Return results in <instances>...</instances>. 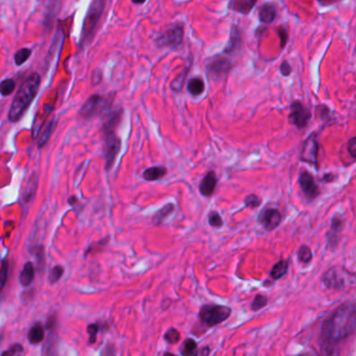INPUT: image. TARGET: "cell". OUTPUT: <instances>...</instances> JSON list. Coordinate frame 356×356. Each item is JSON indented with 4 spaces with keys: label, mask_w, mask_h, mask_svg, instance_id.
Wrapping results in <instances>:
<instances>
[{
    "label": "cell",
    "mask_w": 356,
    "mask_h": 356,
    "mask_svg": "<svg viewBox=\"0 0 356 356\" xmlns=\"http://www.w3.org/2000/svg\"><path fill=\"white\" fill-rule=\"evenodd\" d=\"M356 330V305L347 303L338 306L322 326V342L337 344Z\"/></svg>",
    "instance_id": "cell-1"
},
{
    "label": "cell",
    "mask_w": 356,
    "mask_h": 356,
    "mask_svg": "<svg viewBox=\"0 0 356 356\" xmlns=\"http://www.w3.org/2000/svg\"><path fill=\"white\" fill-rule=\"evenodd\" d=\"M123 109L118 107L116 109H109L105 114V120L102 125L103 134V153L105 159V169L108 171L112 169L116 158L121 150V140L117 137L116 128L122 120Z\"/></svg>",
    "instance_id": "cell-2"
},
{
    "label": "cell",
    "mask_w": 356,
    "mask_h": 356,
    "mask_svg": "<svg viewBox=\"0 0 356 356\" xmlns=\"http://www.w3.org/2000/svg\"><path fill=\"white\" fill-rule=\"evenodd\" d=\"M41 83V76L37 72H32L25 77L24 81L16 93L12 105L8 112V120L18 122L29 107L32 100L36 98Z\"/></svg>",
    "instance_id": "cell-3"
},
{
    "label": "cell",
    "mask_w": 356,
    "mask_h": 356,
    "mask_svg": "<svg viewBox=\"0 0 356 356\" xmlns=\"http://www.w3.org/2000/svg\"><path fill=\"white\" fill-rule=\"evenodd\" d=\"M105 1L106 0H93L92 3L90 4L81 28V35L79 40L80 48L88 46L92 40L94 39L99 22L101 18H102L104 12Z\"/></svg>",
    "instance_id": "cell-4"
},
{
    "label": "cell",
    "mask_w": 356,
    "mask_h": 356,
    "mask_svg": "<svg viewBox=\"0 0 356 356\" xmlns=\"http://www.w3.org/2000/svg\"><path fill=\"white\" fill-rule=\"evenodd\" d=\"M322 283L328 290L343 291L356 286V275L343 267L328 269L322 277Z\"/></svg>",
    "instance_id": "cell-5"
},
{
    "label": "cell",
    "mask_w": 356,
    "mask_h": 356,
    "mask_svg": "<svg viewBox=\"0 0 356 356\" xmlns=\"http://www.w3.org/2000/svg\"><path fill=\"white\" fill-rule=\"evenodd\" d=\"M184 28L181 23L170 24L169 26L159 33L155 39V45L164 48L169 47L171 49H179L183 44Z\"/></svg>",
    "instance_id": "cell-6"
},
{
    "label": "cell",
    "mask_w": 356,
    "mask_h": 356,
    "mask_svg": "<svg viewBox=\"0 0 356 356\" xmlns=\"http://www.w3.org/2000/svg\"><path fill=\"white\" fill-rule=\"evenodd\" d=\"M231 315V308L224 305H203L199 311L200 320L207 326H216L226 321Z\"/></svg>",
    "instance_id": "cell-7"
},
{
    "label": "cell",
    "mask_w": 356,
    "mask_h": 356,
    "mask_svg": "<svg viewBox=\"0 0 356 356\" xmlns=\"http://www.w3.org/2000/svg\"><path fill=\"white\" fill-rule=\"evenodd\" d=\"M112 108V101L98 94L90 96L79 111V116L83 119H91L98 115L107 113Z\"/></svg>",
    "instance_id": "cell-8"
},
{
    "label": "cell",
    "mask_w": 356,
    "mask_h": 356,
    "mask_svg": "<svg viewBox=\"0 0 356 356\" xmlns=\"http://www.w3.org/2000/svg\"><path fill=\"white\" fill-rule=\"evenodd\" d=\"M232 67L233 64L228 57L222 55L215 56L207 63L206 72L211 79L220 80L226 77Z\"/></svg>",
    "instance_id": "cell-9"
},
{
    "label": "cell",
    "mask_w": 356,
    "mask_h": 356,
    "mask_svg": "<svg viewBox=\"0 0 356 356\" xmlns=\"http://www.w3.org/2000/svg\"><path fill=\"white\" fill-rule=\"evenodd\" d=\"M318 154H319V143L315 134H311L304 141L300 159L304 163L310 164L318 167Z\"/></svg>",
    "instance_id": "cell-10"
},
{
    "label": "cell",
    "mask_w": 356,
    "mask_h": 356,
    "mask_svg": "<svg viewBox=\"0 0 356 356\" xmlns=\"http://www.w3.org/2000/svg\"><path fill=\"white\" fill-rule=\"evenodd\" d=\"M311 114L308 109L305 107L300 101H294L291 104V114L289 116L290 122L296 127L302 129L306 127L309 123Z\"/></svg>",
    "instance_id": "cell-11"
},
{
    "label": "cell",
    "mask_w": 356,
    "mask_h": 356,
    "mask_svg": "<svg viewBox=\"0 0 356 356\" xmlns=\"http://www.w3.org/2000/svg\"><path fill=\"white\" fill-rule=\"evenodd\" d=\"M258 222L264 226L267 230H274L276 227L280 225L282 221V215L277 208L266 207L258 215Z\"/></svg>",
    "instance_id": "cell-12"
},
{
    "label": "cell",
    "mask_w": 356,
    "mask_h": 356,
    "mask_svg": "<svg viewBox=\"0 0 356 356\" xmlns=\"http://www.w3.org/2000/svg\"><path fill=\"white\" fill-rule=\"evenodd\" d=\"M299 184L301 186L302 192L305 195V197L307 199L312 200L319 196L320 190L310 173L302 172L299 176Z\"/></svg>",
    "instance_id": "cell-13"
},
{
    "label": "cell",
    "mask_w": 356,
    "mask_h": 356,
    "mask_svg": "<svg viewBox=\"0 0 356 356\" xmlns=\"http://www.w3.org/2000/svg\"><path fill=\"white\" fill-rule=\"evenodd\" d=\"M55 125H56V120L54 118H51L50 120L48 119V120L40 127V129L38 131L39 133L37 134L36 138L39 148H43L46 145L50 137H51Z\"/></svg>",
    "instance_id": "cell-14"
},
{
    "label": "cell",
    "mask_w": 356,
    "mask_h": 356,
    "mask_svg": "<svg viewBox=\"0 0 356 356\" xmlns=\"http://www.w3.org/2000/svg\"><path fill=\"white\" fill-rule=\"evenodd\" d=\"M218 183V178L214 171H209L200 182V193L205 197H210L214 194Z\"/></svg>",
    "instance_id": "cell-15"
},
{
    "label": "cell",
    "mask_w": 356,
    "mask_h": 356,
    "mask_svg": "<svg viewBox=\"0 0 356 356\" xmlns=\"http://www.w3.org/2000/svg\"><path fill=\"white\" fill-rule=\"evenodd\" d=\"M256 2L257 0H230L228 8L241 15H248Z\"/></svg>",
    "instance_id": "cell-16"
},
{
    "label": "cell",
    "mask_w": 356,
    "mask_h": 356,
    "mask_svg": "<svg viewBox=\"0 0 356 356\" xmlns=\"http://www.w3.org/2000/svg\"><path fill=\"white\" fill-rule=\"evenodd\" d=\"M242 44V37H241V30L240 28L233 25L230 30V36L229 41H228V44L224 49V53L231 54L236 52L237 50L240 49Z\"/></svg>",
    "instance_id": "cell-17"
},
{
    "label": "cell",
    "mask_w": 356,
    "mask_h": 356,
    "mask_svg": "<svg viewBox=\"0 0 356 356\" xmlns=\"http://www.w3.org/2000/svg\"><path fill=\"white\" fill-rule=\"evenodd\" d=\"M27 338L30 344L32 345H38L41 342L44 341L45 338V328L44 326L42 325V323H39L37 322L36 324H33L29 331L27 333Z\"/></svg>",
    "instance_id": "cell-18"
},
{
    "label": "cell",
    "mask_w": 356,
    "mask_h": 356,
    "mask_svg": "<svg viewBox=\"0 0 356 356\" xmlns=\"http://www.w3.org/2000/svg\"><path fill=\"white\" fill-rule=\"evenodd\" d=\"M277 17V10L274 4L266 3L259 8V20L262 23L270 24L275 21Z\"/></svg>",
    "instance_id": "cell-19"
},
{
    "label": "cell",
    "mask_w": 356,
    "mask_h": 356,
    "mask_svg": "<svg viewBox=\"0 0 356 356\" xmlns=\"http://www.w3.org/2000/svg\"><path fill=\"white\" fill-rule=\"evenodd\" d=\"M33 278H35V267H33V264L31 261H28L24 265L21 271L19 280L23 286L26 287L32 283Z\"/></svg>",
    "instance_id": "cell-20"
},
{
    "label": "cell",
    "mask_w": 356,
    "mask_h": 356,
    "mask_svg": "<svg viewBox=\"0 0 356 356\" xmlns=\"http://www.w3.org/2000/svg\"><path fill=\"white\" fill-rule=\"evenodd\" d=\"M167 174V168L164 166H156L146 169L143 173V177L145 180L154 181L163 178Z\"/></svg>",
    "instance_id": "cell-21"
},
{
    "label": "cell",
    "mask_w": 356,
    "mask_h": 356,
    "mask_svg": "<svg viewBox=\"0 0 356 356\" xmlns=\"http://www.w3.org/2000/svg\"><path fill=\"white\" fill-rule=\"evenodd\" d=\"M343 225H344V221L341 217H334L332 219L331 226H330V232L328 233V244L329 245L336 246V242L334 239L336 237V240H338L337 234L342 231Z\"/></svg>",
    "instance_id": "cell-22"
},
{
    "label": "cell",
    "mask_w": 356,
    "mask_h": 356,
    "mask_svg": "<svg viewBox=\"0 0 356 356\" xmlns=\"http://www.w3.org/2000/svg\"><path fill=\"white\" fill-rule=\"evenodd\" d=\"M174 209H175L174 204H172V203H168V204H166L163 208H160L156 211L153 218H152V221H153L155 225H160L165 221L167 217H169L173 213Z\"/></svg>",
    "instance_id": "cell-23"
},
{
    "label": "cell",
    "mask_w": 356,
    "mask_h": 356,
    "mask_svg": "<svg viewBox=\"0 0 356 356\" xmlns=\"http://www.w3.org/2000/svg\"><path fill=\"white\" fill-rule=\"evenodd\" d=\"M287 270H289V261L286 260H280L275 264L271 270L270 275L274 280H278V279L282 278L287 273Z\"/></svg>",
    "instance_id": "cell-24"
},
{
    "label": "cell",
    "mask_w": 356,
    "mask_h": 356,
    "mask_svg": "<svg viewBox=\"0 0 356 356\" xmlns=\"http://www.w3.org/2000/svg\"><path fill=\"white\" fill-rule=\"evenodd\" d=\"M204 81L200 77H194L188 82V91L194 96H199L204 92Z\"/></svg>",
    "instance_id": "cell-25"
},
{
    "label": "cell",
    "mask_w": 356,
    "mask_h": 356,
    "mask_svg": "<svg viewBox=\"0 0 356 356\" xmlns=\"http://www.w3.org/2000/svg\"><path fill=\"white\" fill-rule=\"evenodd\" d=\"M197 351H198V346L196 342L192 340V338H188V340L184 341L181 348L182 356H195Z\"/></svg>",
    "instance_id": "cell-26"
},
{
    "label": "cell",
    "mask_w": 356,
    "mask_h": 356,
    "mask_svg": "<svg viewBox=\"0 0 356 356\" xmlns=\"http://www.w3.org/2000/svg\"><path fill=\"white\" fill-rule=\"evenodd\" d=\"M191 63H192V59H191V62H190V64H189V66L186 67L185 69H184V71H183L180 75H178L177 77H176V78L172 81V83H171V88H172L174 91H180V90L183 88V86H184V82H185V79H186V76H188L189 71H190Z\"/></svg>",
    "instance_id": "cell-27"
},
{
    "label": "cell",
    "mask_w": 356,
    "mask_h": 356,
    "mask_svg": "<svg viewBox=\"0 0 356 356\" xmlns=\"http://www.w3.org/2000/svg\"><path fill=\"white\" fill-rule=\"evenodd\" d=\"M32 51L31 49L29 48H21L17 51L14 55V59H15V64L17 66H21L23 65L25 62L28 61V58L30 57Z\"/></svg>",
    "instance_id": "cell-28"
},
{
    "label": "cell",
    "mask_w": 356,
    "mask_h": 356,
    "mask_svg": "<svg viewBox=\"0 0 356 356\" xmlns=\"http://www.w3.org/2000/svg\"><path fill=\"white\" fill-rule=\"evenodd\" d=\"M16 89V81L13 78H6L0 82V94L2 96L11 95Z\"/></svg>",
    "instance_id": "cell-29"
},
{
    "label": "cell",
    "mask_w": 356,
    "mask_h": 356,
    "mask_svg": "<svg viewBox=\"0 0 356 356\" xmlns=\"http://www.w3.org/2000/svg\"><path fill=\"white\" fill-rule=\"evenodd\" d=\"M321 356H340V351L335 344L322 342Z\"/></svg>",
    "instance_id": "cell-30"
},
{
    "label": "cell",
    "mask_w": 356,
    "mask_h": 356,
    "mask_svg": "<svg viewBox=\"0 0 356 356\" xmlns=\"http://www.w3.org/2000/svg\"><path fill=\"white\" fill-rule=\"evenodd\" d=\"M8 269H10V264H8L7 259H4L1 262V266H0V294L2 293L6 284L8 277Z\"/></svg>",
    "instance_id": "cell-31"
},
{
    "label": "cell",
    "mask_w": 356,
    "mask_h": 356,
    "mask_svg": "<svg viewBox=\"0 0 356 356\" xmlns=\"http://www.w3.org/2000/svg\"><path fill=\"white\" fill-rule=\"evenodd\" d=\"M65 273V268L63 266H55L51 269V271H50V274H49V277H48V280L49 282L51 284H54L56 283L59 279L62 278V276L64 275Z\"/></svg>",
    "instance_id": "cell-32"
},
{
    "label": "cell",
    "mask_w": 356,
    "mask_h": 356,
    "mask_svg": "<svg viewBox=\"0 0 356 356\" xmlns=\"http://www.w3.org/2000/svg\"><path fill=\"white\" fill-rule=\"evenodd\" d=\"M267 304H268L267 297L261 294H258L254 297L253 302L251 304V308L254 311H257V310H260L261 308H264Z\"/></svg>",
    "instance_id": "cell-33"
},
{
    "label": "cell",
    "mask_w": 356,
    "mask_h": 356,
    "mask_svg": "<svg viewBox=\"0 0 356 356\" xmlns=\"http://www.w3.org/2000/svg\"><path fill=\"white\" fill-rule=\"evenodd\" d=\"M298 257L299 260L303 262V264H307V262H309L312 259V252L308 246L306 245L301 246L298 251Z\"/></svg>",
    "instance_id": "cell-34"
},
{
    "label": "cell",
    "mask_w": 356,
    "mask_h": 356,
    "mask_svg": "<svg viewBox=\"0 0 356 356\" xmlns=\"http://www.w3.org/2000/svg\"><path fill=\"white\" fill-rule=\"evenodd\" d=\"M23 347L21 344H14L7 350L1 353V356H22Z\"/></svg>",
    "instance_id": "cell-35"
},
{
    "label": "cell",
    "mask_w": 356,
    "mask_h": 356,
    "mask_svg": "<svg viewBox=\"0 0 356 356\" xmlns=\"http://www.w3.org/2000/svg\"><path fill=\"white\" fill-rule=\"evenodd\" d=\"M165 340L170 344H176L180 340V332L175 328H170L165 334Z\"/></svg>",
    "instance_id": "cell-36"
},
{
    "label": "cell",
    "mask_w": 356,
    "mask_h": 356,
    "mask_svg": "<svg viewBox=\"0 0 356 356\" xmlns=\"http://www.w3.org/2000/svg\"><path fill=\"white\" fill-rule=\"evenodd\" d=\"M260 203H261V199L254 194H250L245 198V205L250 208H255V207L259 206Z\"/></svg>",
    "instance_id": "cell-37"
},
{
    "label": "cell",
    "mask_w": 356,
    "mask_h": 356,
    "mask_svg": "<svg viewBox=\"0 0 356 356\" xmlns=\"http://www.w3.org/2000/svg\"><path fill=\"white\" fill-rule=\"evenodd\" d=\"M208 223L213 227H221L223 225L222 217L220 216L217 211H210L208 215Z\"/></svg>",
    "instance_id": "cell-38"
},
{
    "label": "cell",
    "mask_w": 356,
    "mask_h": 356,
    "mask_svg": "<svg viewBox=\"0 0 356 356\" xmlns=\"http://www.w3.org/2000/svg\"><path fill=\"white\" fill-rule=\"evenodd\" d=\"M87 330H88V333H89V343L90 344L95 343L96 338H97V334H98L99 330H100V326L97 323L90 324L88 326Z\"/></svg>",
    "instance_id": "cell-39"
},
{
    "label": "cell",
    "mask_w": 356,
    "mask_h": 356,
    "mask_svg": "<svg viewBox=\"0 0 356 356\" xmlns=\"http://www.w3.org/2000/svg\"><path fill=\"white\" fill-rule=\"evenodd\" d=\"M35 180H36L35 178H32V177H31V179L29 180V185L27 186L26 191H25V193L23 195L25 202H28L32 198V195L35 194V191L37 189V182L35 184H33V181H35Z\"/></svg>",
    "instance_id": "cell-40"
},
{
    "label": "cell",
    "mask_w": 356,
    "mask_h": 356,
    "mask_svg": "<svg viewBox=\"0 0 356 356\" xmlns=\"http://www.w3.org/2000/svg\"><path fill=\"white\" fill-rule=\"evenodd\" d=\"M277 33H278L279 40H280V47L283 48L287 42V31L284 27H279L277 29Z\"/></svg>",
    "instance_id": "cell-41"
},
{
    "label": "cell",
    "mask_w": 356,
    "mask_h": 356,
    "mask_svg": "<svg viewBox=\"0 0 356 356\" xmlns=\"http://www.w3.org/2000/svg\"><path fill=\"white\" fill-rule=\"evenodd\" d=\"M347 148H348L349 153L352 157L356 158V137H353L349 140L348 145H347Z\"/></svg>",
    "instance_id": "cell-42"
},
{
    "label": "cell",
    "mask_w": 356,
    "mask_h": 356,
    "mask_svg": "<svg viewBox=\"0 0 356 356\" xmlns=\"http://www.w3.org/2000/svg\"><path fill=\"white\" fill-rule=\"evenodd\" d=\"M292 72V67L291 65L287 63L286 61L282 62V64L280 65V73L283 75V76H289Z\"/></svg>",
    "instance_id": "cell-43"
},
{
    "label": "cell",
    "mask_w": 356,
    "mask_h": 356,
    "mask_svg": "<svg viewBox=\"0 0 356 356\" xmlns=\"http://www.w3.org/2000/svg\"><path fill=\"white\" fill-rule=\"evenodd\" d=\"M56 318L55 316H50L48 319H47V323H46V328L48 330H54L55 327H56Z\"/></svg>",
    "instance_id": "cell-44"
},
{
    "label": "cell",
    "mask_w": 356,
    "mask_h": 356,
    "mask_svg": "<svg viewBox=\"0 0 356 356\" xmlns=\"http://www.w3.org/2000/svg\"><path fill=\"white\" fill-rule=\"evenodd\" d=\"M209 352H210V350L208 347H205V348H202L201 350H198L195 356H208Z\"/></svg>",
    "instance_id": "cell-45"
},
{
    "label": "cell",
    "mask_w": 356,
    "mask_h": 356,
    "mask_svg": "<svg viewBox=\"0 0 356 356\" xmlns=\"http://www.w3.org/2000/svg\"><path fill=\"white\" fill-rule=\"evenodd\" d=\"M318 1H319L322 5H329V4H332V3L337 2L338 0H318Z\"/></svg>",
    "instance_id": "cell-46"
},
{
    "label": "cell",
    "mask_w": 356,
    "mask_h": 356,
    "mask_svg": "<svg viewBox=\"0 0 356 356\" xmlns=\"http://www.w3.org/2000/svg\"><path fill=\"white\" fill-rule=\"evenodd\" d=\"M146 0H132V2L135 3V4H143L145 3Z\"/></svg>",
    "instance_id": "cell-47"
},
{
    "label": "cell",
    "mask_w": 356,
    "mask_h": 356,
    "mask_svg": "<svg viewBox=\"0 0 356 356\" xmlns=\"http://www.w3.org/2000/svg\"><path fill=\"white\" fill-rule=\"evenodd\" d=\"M164 356H176V355H174L173 353H170V352H166V353L164 354Z\"/></svg>",
    "instance_id": "cell-48"
},
{
    "label": "cell",
    "mask_w": 356,
    "mask_h": 356,
    "mask_svg": "<svg viewBox=\"0 0 356 356\" xmlns=\"http://www.w3.org/2000/svg\"><path fill=\"white\" fill-rule=\"evenodd\" d=\"M2 340H3V334H2L1 332H0V345H1V343H2Z\"/></svg>",
    "instance_id": "cell-49"
},
{
    "label": "cell",
    "mask_w": 356,
    "mask_h": 356,
    "mask_svg": "<svg viewBox=\"0 0 356 356\" xmlns=\"http://www.w3.org/2000/svg\"><path fill=\"white\" fill-rule=\"evenodd\" d=\"M299 356H313V355H311V354H301Z\"/></svg>",
    "instance_id": "cell-50"
}]
</instances>
